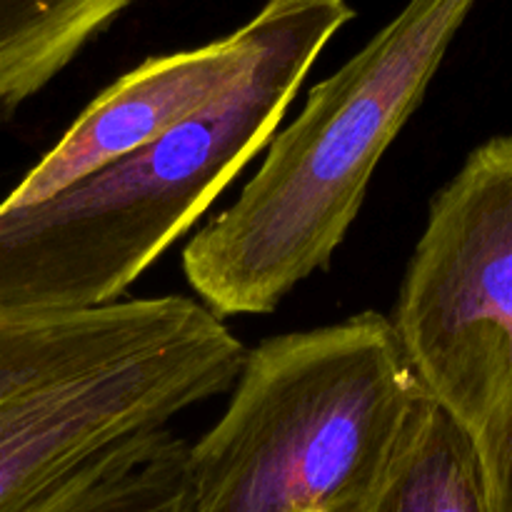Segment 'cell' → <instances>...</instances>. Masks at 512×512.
<instances>
[{"label":"cell","instance_id":"obj_8","mask_svg":"<svg viewBox=\"0 0 512 512\" xmlns=\"http://www.w3.org/2000/svg\"><path fill=\"white\" fill-rule=\"evenodd\" d=\"M368 512H498L468 435L430 400Z\"/></svg>","mask_w":512,"mask_h":512},{"label":"cell","instance_id":"obj_1","mask_svg":"<svg viewBox=\"0 0 512 512\" xmlns=\"http://www.w3.org/2000/svg\"><path fill=\"white\" fill-rule=\"evenodd\" d=\"M348 0H280L273 38L203 113L33 205H0V308L118 303L270 143Z\"/></svg>","mask_w":512,"mask_h":512},{"label":"cell","instance_id":"obj_3","mask_svg":"<svg viewBox=\"0 0 512 512\" xmlns=\"http://www.w3.org/2000/svg\"><path fill=\"white\" fill-rule=\"evenodd\" d=\"M428 403L383 313L265 338L188 443L175 512H368Z\"/></svg>","mask_w":512,"mask_h":512},{"label":"cell","instance_id":"obj_4","mask_svg":"<svg viewBox=\"0 0 512 512\" xmlns=\"http://www.w3.org/2000/svg\"><path fill=\"white\" fill-rule=\"evenodd\" d=\"M245 353L183 295L0 308V512H23L113 445L230 393Z\"/></svg>","mask_w":512,"mask_h":512},{"label":"cell","instance_id":"obj_9","mask_svg":"<svg viewBox=\"0 0 512 512\" xmlns=\"http://www.w3.org/2000/svg\"><path fill=\"white\" fill-rule=\"evenodd\" d=\"M188 440L170 428L138 435L90 460L23 512H175Z\"/></svg>","mask_w":512,"mask_h":512},{"label":"cell","instance_id":"obj_6","mask_svg":"<svg viewBox=\"0 0 512 512\" xmlns=\"http://www.w3.org/2000/svg\"><path fill=\"white\" fill-rule=\"evenodd\" d=\"M280 20L268 0L243 28L193 50L148 58L105 88L0 205L20 208L60 193L223 98L258 60Z\"/></svg>","mask_w":512,"mask_h":512},{"label":"cell","instance_id":"obj_5","mask_svg":"<svg viewBox=\"0 0 512 512\" xmlns=\"http://www.w3.org/2000/svg\"><path fill=\"white\" fill-rule=\"evenodd\" d=\"M390 323L478 450L495 510L512 512V135L475 148L430 200Z\"/></svg>","mask_w":512,"mask_h":512},{"label":"cell","instance_id":"obj_2","mask_svg":"<svg viewBox=\"0 0 512 512\" xmlns=\"http://www.w3.org/2000/svg\"><path fill=\"white\" fill-rule=\"evenodd\" d=\"M478 0H408L275 130L238 198L195 230L183 273L220 320L268 315L333 263L370 180Z\"/></svg>","mask_w":512,"mask_h":512},{"label":"cell","instance_id":"obj_7","mask_svg":"<svg viewBox=\"0 0 512 512\" xmlns=\"http://www.w3.org/2000/svg\"><path fill=\"white\" fill-rule=\"evenodd\" d=\"M135 0H0V115L58 78Z\"/></svg>","mask_w":512,"mask_h":512}]
</instances>
